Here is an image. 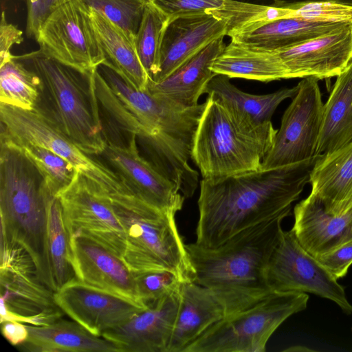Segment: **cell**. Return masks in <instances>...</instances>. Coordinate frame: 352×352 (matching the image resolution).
I'll return each mask as SVG.
<instances>
[{
    "instance_id": "42",
    "label": "cell",
    "mask_w": 352,
    "mask_h": 352,
    "mask_svg": "<svg viewBox=\"0 0 352 352\" xmlns=\"http://www.w3.org/2000/svg\"><path fill=\"white\" fill-rule=\"evenodd\" d=\"M1 332L3 337L13 346H19L28 338L26 324L14 320L1 322Z\"/></svg>"
},
{
    "instance_id": "13",
    "label": "cell",
    "mask_w": 352,
    "mask_h": 352,
    "mask_svg": "<svg viewBox=\"0 0 352 352\" xmlns=\"http://www.w3.org/2000/svg\"><path fill=\"white\" fill-rule=\"evenodd\" d=\"M318 81L307 77L298 82V91L282 116L262 169L285 166L316 156L324 109Z\"/></svg>"
},
{
    "instance_id": "19",
    "label": "cell",
    "mask_w": 352,
    "mask_h": 352,
    "mask_svg": "<svg viewBox=\"0 0 352 352\" xmlns=\"http://www.w3.org/2000/svg\"><path fill=\"white\" fill-rule=\"evenodd\" d=\"M294 217L292 230L315 258L352 240V208L341 215L331 214L309 194L294 206Z\"/></svg>"
},
{
    "instance_id": "15",
    "label": "cell",
    "mask_w": 352,
    "mask_h": 352,
    "mask_svg": "<svg viewBox=\"0 0 352 352\" xmlns=\"http://www.w3.org/2000/svg\"><path fill=\"white\" fill-rule=\"evenodd\" d=\"M129 135L125 146L116 144L106 137V146L100 155L134 196L162 211L176 214L182 208L185 199L178 186L153 162L140 155L137 135Z\"/></svg>"
},
{
    "instance_id": "3",
    "label": "cell",
    "mask_w": 352,
    "mask_h": 352,
    "mask_svg": "<svg viewBox=\"0 0 352 352\" xmlns=\"http://www.w3.org/2000/svg\"><path fill=\"white\" fill-rule=\"evenodd\" d=\"M98 70L113 92L143 127L140 138L155 154V165L188 198L193 195L199 175L191 168L192 148L206 101L192 107L160 94L137 89L110 65Z\"/></svg>"
},
{
    "instance_id": "6",
    "label": "cell",
    "mask_w": 352,
    "mask_h": 352,
    "mask_svg": "<svg viewBox=\"0 0 352 352\" xmlns=\"http://www.w3.org/2000/svg\"><path fill=\"white\" fill-rule=\"evenodd\" d=\"M14 58L40 77L43 94L47 96L50 107H39L85 153L100 155L107 140L96 90V69L90 73L81 72L40 49Z\"/></svg>"
},
{
    "instance_id": "37",
    "label": "cell",
    "mask_w": 352,
    "mask_h": 352,
    "mask_svg": "<svg viewBox=\"0 0 352 352\" xmlns=\"http://www.w3.org/2000/svg\"><path fill=\"white\" fill-rule=\"evenodd\" d=\"M291 9L289 18L352 22V6L337 1H315L284 6Z\"/></svg>"
},
{
    "instance_id": "16",
    "label": "cell",
    "mask_w": 352,
    "mask_h": 352,
    "mask_svg": "<svg viewBox=\"0 0 352 352\" xmlns=\"http://www.w3.org/2000/svg\"><path fill=\"white\" fill-rule=\"evenodd\" d=\"M54 300L64 314L97 336L147 308L137 300L77 278L56 291Z\"/></svg>"
},
{
    "instance_id": "35",
    "label": "cell",
    "mask_w": 352,
    "mask_h": 352,
    "mask_svg": "<svg viewBox=\"0 0 352 352\" xmlns=\"http://www.w3.org/2000/svg\"><path fill=\"white\" fill-rule=\"evenodd\" d=\"M134 40L150 0H82Z\"/></svg>"
},
{
    "instance_id": "29",
    "label": "cell",
    "mask_w": 352,
    "mask_h": 352,
    "mask_svg": "<svg viewBox=\"0 0 352 352\" xmlns=\"http://www.w3.org/2000/svg\"><path fill=\"white\" fill-rule=\"evenodd\" d=\"M216 74L268 82L282 79L280 67L271 50L245 46L232 41L226 45L212 67Z\"/></svg>"
},
{
    "instance_id": "41",
    "label": "cell",
    "mask_w": 352,
    "mask_h": 352,
    "mask_svg": "<svg viewBox=\"0 0 352 352\" xmlns=\"http://www.w3.org/2000/svg\"><path fill=\"white\" fill-rule=\"evenodd\" d=\"M23 41V32L14 25L8 23L2 11L0 24V65L12 57L10 50L13 45Z\"/></svg>"
},
{
    "instance_id": "21",
    "label": "cell",
    "mask_w": 352,
    "mask_h": 352,
    "mask_svg": "<svg viewBox=\"0 0 352 352\" xmlns=\"http://www.w3.org/2000/svg\"><path fill=\"white\" fill-rule=\"evenodd\" d=\"M310 194L331 214L341 215L352 208V142L320 155L310 173Z\"/></svg>"
},
{
    "instance_id": "14",
    "label": "cell",
    "mask_w": 352,
    "mask_h": 352,
    "mask_svg": "<svg viewBox=\"0 0 352 352\" xmlns=\"http://www.w3.org/2000/svg\"><path fill=\"white\" fill-rule=\"evenodd\" d=\"M57 197L71 235L87 237L122 258L125 235L105 192L78 171Z\"/></svg>"
},
{
    "instance_id": "7",
    "label": "cell",
    "mask_w": 352,
    "mask_h": 352,
    "mask_svg": "<svg viewBox=\"0 0 352 352\" xmlns=\"http://www.w3.org/2000/svg\"><path fill=\"white\" fill-rule=\"evenodd\" d=\"M111 201L125 235V250L121 259L131 272L169 270L184 282L194 281L175 213L162 211L135 197Z\"/></svg>"
},
{
    "instance_id": "17",
    "label": "cell",
    "mask_w": 352,
    "mask_h": 352,
    "mask_svg": "<svg viewBox=\"0 0 352 352\" xmlns=\"http://www.w3.org/2000/svg\"><path fill=\"white\" fill-rule=\"evenodd\" d=\"M227 21L210 11L179 16L168 21L153 82H160L208 44L226 36Z\"/></svg>"
},
{
    "instance_id": "12",
    "label": "cell",
    "mask_w": 352,
    "mask_h": 352,
    "mask_svg": "<svg viewBox=\"0 0 352 352\" xmlns=\"http://www.w3.org/2000/svg\"><path fill=\"white\" fill-rule=\"evenodd\" d=\"M35 40L44 53L83 73L91 72L107 60L89 8L82 0L70 1L52 12Z\"/></svg>"
},
{
    "instance_id": "26",
    "label": "cell",
    "mask_w": 352,
    "mask_h": 352,
    "mask_svg": "<svg viewBox=\"0 0 352 352\" xmlns=\"http://www.w3.org/2000/svg\"><path fill=\"white\" fill-rule=\"evenodd\" d=\"M352 142V60L340 74L324 104L316 155L333 152Z\"/></svg>"
},
{
    "instance_id": "30",
    "label": "cell",
    "mask_w": 352,
    "mask_h": 352,
    "mask_svg": "<svg viewBox=\"0 0 352 352\" xmlns=\"http://www.w3.org/2000/svg\"><path fill=\"white\" fill-rule=\"evenodd\" d=\"M46 250L52 290L55 292L77 278L71 234L60 201L55 196L50 197L47 204Z\"/></svg>"
},
{
    "instance_id": "33",
    "label": "cell",
    "mask_w": 352,
    "mask_h": 352,
    "mask_svg": "<svg viewBox=\"0 0 352 352\" xmlns=\"http://www.w3.org/2000/svg\"><path fill=\"white\" fill-rule=\"evenodd\" d=\"M168 21V17L150 1L134 38L138 56L150 80H154L160 71L162 42Z\"/></svg>"
},
{
    "instance_id": "34",
    "label": "cell",
    "mask_w": 352,
    "mask_h": 352,
    "mask_svg": "<svg viewBox=\"0 0 352 352\" xmlns=\"http://www.w3.org/2000/svg\"><path fill=\"white\" fill-rule=\"evenodd\" d=\"M12 140L43 175L54 196L57 197L72 183L78 170L69 161L45 147Z\"/></svg>"
},
{
    "instance_id": "4",
    "label": "cell",
    "mask_w": 352,
    "mask_h": 352,
    "mask_svg": "<svg viewBox=\"0 0 352 352\" xmlns=\"http://www.w3.org/2000/svg\"><path fill=\"white\" fill-rule=\"evenodd\" d=\"M52 196L41 172L1 132V238L18 243L29 253L40 280L52 290L46 250L47 204Z\"/></svg>"
},
{
    "instance_id": "32",
    "label": "cell",
    "mask_w": 352,
    "mask_h": 352,
    "mask_svg": "<svg viewBox=\"0 0 352 352\" xmlns=\"http://www.w3.org/2000/svg\"><path fill=\"white\" fill-rule=\"evenodd\" d=\"M228 23L226 36L254 30L266 23L289 18L286 6L263 5L239 0H225L219 8L210 10Z\"/></svg>"
},
{
    "instance_id": "22",
    "label": "cell",
    "mask_w": 352,
    "mask_h": 352,
    "mask_svg": "<svg viewBox=\"0 0 352 352\" xmlns=\"http://www.w3.org/2000/svg\"><path fill=\"white\" fill-rule=\"evenodd\" d=\"M225 316L223 306L211 291L194 281L183 283L168 352H183L188 345Z\"/></svg>"
},
{
    "instance_id": "10",
    "label": "cell",
    "mask_w": 352,
    "mask_h": 352,
    "mask_svg": "<svg viewBox=\"0 0 352 352\" xmlns=\"http://www.w3.org/2000/svg\"><path fill=\"white\" fill-rule=\"evenodd\" d=\"M1 322L14 320L34 326L61 318L54 293L39 278L29 253L16 243L1 239Z\"/></svg>"
},
{
    "instance_id": "39",
    "label": "cell",
    "mask_w": 352,
    "mask_h": 352,
    "mask_svg": "<svg viewBox=\"0 0 352 352\" xmlns=\"http://www.w3.org/2000/svg\"><path fill=\"white\" fill-rule=\"evenodd\" d=\"M72 0H37L27 2L26 35L35 39L38 31L50 14Z\"/></svg>"
},
{
    "instance_id": "27",
    "label": "cell",
    "mask_w": 352,
    "mask_h": 352,
    "mask_svg": "<svg viewBox=\"0 0 352 352\" xmlns=\"http://www.w3.org/2000/svg\"><path fill=\"white\" fill-rule=\"evenodd\" d=\"M89 8L93 28L105 55L104 63L137 89H147L148 77L138 56L134 40L102 14Z\"/></svg>"
},
{
    "instance_id": "38",
    "label": "cell",
    "mask_w": 352,
    "mask_h": 352,
    "mask_svg": "<svg viewBox=\"0 0 352 352\" xmlns=\"http://www.w3.org/2000/svg\"><path fill=\"white\" fill-rule=\"evenodd\" d=\"M169 19L205 12L221 7L225 0H150Z\"/></svg>"
},
{
    "instance_id": "43",
    "label": "cell",
    "mask_w": 352,
    "mask_h": 352,
    "mask_svg": "<svg viewBox=\"0 0 352 352\" xmlns=\"http://www.w3.org/2000/svg\"><path fill=\"white\" fill-rule=\"evenodd\" d=\"M261 1L264 3V5H265V3H266V5H267V2L269 3L270 6H284L295 3L315 1H337L345 4L352 5V0H257V3L262 4Z\"/></svg>"
},
{
    "instance_id": "8",
    "label": "cell",
    "mask_w": 352,
    "mask_h": 352,
    "mask_svg": "<svg viewBox=\"0 0 352 352\" xmlns=\"http://www.w3.org/2000/svg\"><path fill=\"white\" fill-rule=\"evenodd\" d=\"M306 293H273L254 306L225 316L183 352H264L270 338L289 317L305 310Z\"/></svg>"
},
{
    "instance_id": "24",
    "label": "cell",
    "mask_w": 352,
    "mask_h": 352,
    "mask_svg": "<svg viewBox=\"0 0 352 352\" xmlns=\"http://www.w3.org/2000/svg\"><path fill=\"white\" fill-rule=\"evenodd\" d=\"M27 340L18 346L33 352H121L119 346L75 322L62 318L46 326L26 324Z\"/></svg>"
},
{
    "instance_id": "18",
    "label": "cell",
    "mask_w": 352,
    "mask_h": 352,
    "mask_svg": "<svg viewBox=\"0 0 352 352\" xmlns=\"http://www.w3.org/2000/svg\"><path fill=\"white\" fill-rule=\"evenodd\" d=\"M179 303L180 289L102 336L121 352H168Z\"/></svg>"
},
{
    "instance_id": "23",
    "label": "cell",
    "mask_w": 352,
    "mask_h": 352,
    "mask_svg": "<svg viewBox=\"0 0 352 352\" xmlns=\"http://www.w3.org/2000/svg\"><path fill=\"white\" fill-rule=\"evenodd\" d=\"M224 36L214 40L189 58L167 78L160 82L148 80L147 89L188 107L199 104V97L216 75L212 67L226 45Z\"/></svg>"
},
{
    "instance_id": "40",
    "label": "cell",
    "mask_w": 352,
    "mask_h": 352,
    "mask_svg": "<svg viewBox=\"0 0 352 352\" xmlns=\"http://www.w3.org/2000/svg\"><path fill=\"white\" fill-rule=\"evenodd\" d=\"M316 258L336 279L343 278L352 264V240Z\"/></svg>"
},
{
    "instance_id": "5",
    "label": "cell",
    "mask_w": 352,
    "mask_h": 352,
    "mask_svg": "<svg viewBox=\"0 0 352 352\" xmlns=\"http://www.w3.org/2000/svg\"><path fill=\"white\" fill-rule=\"evenodd\" d=\"M206 102L191 154L202 179L217 180L261 168L277 132L272 121L256 124L211 96Z\"/></svg>"
},
{
    "instance_id": "11",
    "label": "cell",
    "mask_w": 352,
    "mask_h": 352,
    "mask_svg": "<svg viewBox=\"0 0 352 352\" xmlns=\"http://www.w3.org/2000/svg\"><path fill=\"white\" fill-rule=\"evenodd\" d=\"M265 278L273 293H310L337 304L352 314L344 287L319 261L306 251L293 231H283L265 269Z\"/></svg>"
},
{
    "instance_id": "31",
    "label": "cell",
    "mask_w": 352,
    "mask_h": 352,
    "mask_svg": "<svg viewBox=\"0 0 352 352\" xmlns=\"http://www.w3.org/2000/svg\"><path fill=\"white\" fill-rule=\"evenodd\" d=\"M43 93L40 77L14 55L0 65V102L32 110L39 106Z\"/></svg>"
},
{
    "instance_id": "36",
    "label": "cell",
    "mask_w": 352,
    "mask_h": 352,
    "mask_svg": "<svg viewBox=\"0 0 352 352\" xmlns=\"http://www.w3.org/2000/svg\"><path fill=\"white\" fill-rule=\"evenodd\" d=\"M138 300L147 307L178 291L183 280L169 270L131 272Z\"/></svg>"
},
{
    "instance_id": "2",
    "label": "cell",
    "mask_w": 352,
    "mask_h": 352,
    "mask_svg": "<svg viewBox=\"0 0 352 352\" xmlns=\"http://www.w3.org/2000/svg\"><path fill=\"white\" fill-rule=\"evenodd\" d=\"M285 212L247 228L216 248L186 245L194 282L219 299L226 316L251 307L273 294L265 269L280 241Z\"/></svg>"
},
{
    "instance_id": "9",
    "label": "cell",
    "mask_w": 352,
    "mask_h": 352,
    "mask_svg": "<svg viewBox=\"0 0 352 352\" xmlns=\"http://www.w3.org/2000/svg\"><path fill=\"white\" fill-rule=\"evenodd\" d=\"M0 120L1 132L12 140L45 147L63 157L112 201L134 196L112 169L82 151L41 107L28 110L0 102Z\"/></svg>"
},
{
    "instance_id": "25",
    "label": "cell",
    "mask_w": 352,
    "mask_h": 352,
    "mask_svg": "<svg viewBox=\"0 0 352 352\" xmlns=\"http://www.w3.org/2000/svg\"><path fill=\"white\" fill-rule=\"evenodd\" d=\"M348 23L285 18L230 37L231 41L245 46L274 50L315 38Z\"/></svg>"
},
{
    "instance_id": "1",
    "label": "cell",
    "mask_w": 352,
    "mask_h": 352,
    "mask_svg": "<svg viewBox=\"0 0 352 352\" xmlns=\"http://www.w3.org/2000/svg\"><path fill=\"white\" fill-rule=\"evenodd\" d=\"M320 155L272 169L201 179L197 205L196 241L216 248L241 230L285 212H291L309 183Z\"/></svg>"
},
{
    "instance_id": "28",
    "label": "cell",
    "mask_w": 352,
    "mask_h": 352,
    "mask_svg": "<svg viewBox=\"0 0 352 352\" xmlns=\"http://www.w3.org/2000/svg\"><path fill=\"white\" fill-rule=\"evenodd\" d=\"M230 79L226 76L216 74L208 85L205 94L256 124L270 122L279 104L286 99L292 98L298 89L297 85L268 94L254 95L241 91Z\"/></svg>"
},
{
    "instance_id": "45",
    "label": "cell",
    "mask_w": 352,
    "mask_h": 352,
    "mask_svg": "<svg viewBox=\"0 0 352 352\" xmlns=\"http://www.w3.org/2000/svg\"><path fill=\"white\" fill-rule=\"evenodd\" d=\"M31 2H36L37 0H29Z\"/></svg>"
},
{
    "instance_id": "20",
    "label": "cell",
    "mask_w": 352,
    "mask_h": 352,
    "mask_svg": "<svg viewBox=\"0 0 352 352\" xmlns=\"http://www.w3.org/2000/svg\"><path fill=\"white\" fill-rule=\"evenodd\" d=\"M71 243L78 279L138 301L132 273L120 258L83 236L72 234Z\"/></svg>"
},
{
    "instance_id": "44",
    "label": "cell",
    "mask_w": 352,
    "mask_h": 352,
    "mask_svg": "<svg viewBox=\"0 0 352 352\" xmlns=\"http://www.w3.org/2000/svg\"><path fill=\"white\" fill-rule=\"evenodd\" d=\"M285 351H315L316 350L305 346H294L284 350Z\"/></svg>"
}]
</instances>
